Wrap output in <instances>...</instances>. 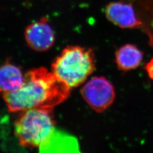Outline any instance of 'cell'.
I'll use <instances>...</instances> for the list:
<instances>
[{
  "mask_svg": "<svg viewBox=\"0 0 153 153\" xmlns=\"http://www.w3.org/2000/svg\"><path fill=\"white\" fill-rule=\"evenodd\" d=\"M71 88L52 71L39 68L28 71L22 86L2 94V97L11 112L33 108L52 110L69 97Z\"/></svg>",
  "mask_w": 153,
  "mask_h": 153,
  "instance_id": "1",
  "label": "cell"
},
{
  "mask_svg": "<svg viewBox=\"0 0 153 153\" xmlns=\"http://www.w3.org/2000/svg\"><path fill=\"white\" fill-rule=\"evenodd\" d=\"M82 98L97 112H102L113 104L116 97L113 85L104 76H94L81 90Z\"/></svg>",
  "mask_w": 153,
  "mask_h": 153,
  "instance_id": "4",
  "label": "cell"
},
{
  "mask_svg": "<svg viewBox=\"0 0 153 153\" xmlns=\"http://www.w3.org/2000/svg\"><path fill=\"white\" fill-rule=\"evenodd\" d=\"M145 69L148 73L149 77L153 80V58L148 62L145 66Z\"/></svg>",
  "mask_w": 153,
  "mask_h": 153,
  "instance_id": "11",
  "label": "cell"
},
{
  "mask_svg": "<svg viewBox=\"0 0 153 153\" xmlns=\"http://www.w3.org/2000/svg\"><path fill=\"white\" fill-rule=\"evenodd\" d=\"M20 112L14 123L16 136L23 146L40 148L55 129L52 110L33 108Z\"/></svg>",
  "mask_w": 153,
  "mask_h": 153,
  "instance_id": "3",
  "label": "cell"
},
{
  "mask_svg": "<svg viewBox=\"0 0 153 153\" xmlns=\"http://www.w3.org/2000/svg\"><path fill=\"white\" fill-rule=\"evenodd\" d=\"M40 152L78 153V140L74 136L55 128L48 140L40 148Z\"/></svg>",
  "mask_w": 153,
  "mask_h": 153,
  "instance_id": "7",
  "label": "cell"
},
{
  "mask_svg": "<svg viewBox=\"0 0 153 153\" xmlns=\"http://www.w3.org/2000/svg\"><path fill=\"white\" fill-rule=\"evenodd\" d=\"M25 38L28 47L38 52L50 49L55 40V33L45 17L28 25L25 30Z\"/></svg>",
  "mask_w": 153,
  "mask_h": 153,
  "instance_id": "6",
  "label": "cell"
},
{
  "mask_svg": "<svg viewBox=\"0 0 153 153\" xmlns=\"http://www.w3.org/2000/svg\"><path fill=\"white\" fill-rule=\"evenodd\" d=\"M25 81V75L21 69L9 62L0 67V93L14 91L21 88Z\"/></svg>",
  "mask_w": 153,
  "mask_h": 153,
  "instance_id": "9",
  "label": "cell"
},
{
  "mask_svg": "<svg viewBox=\"0 0 153 153\" xmlns=\"http://www.w3.org/2000/svg\"><path fill=\"white\" fill-rule=\"evenodd\" d=\"M143 58V52L134 44L123 45L115 52V62L121 71L136 69L141 65Z\"/></svg>",
  "mask_w": 153,
  "mask_h": 153,
  "instance_id": "8",
  "label": "cell"
},
{
  "mask_svg": "<svg viewBox=\"0 0 153 153\" xmlns=\"http://www.w3.org/2000/svg\"><path fill=\"white\" fill-rule=\"evenodd\" d=\"M95 68L93 50L78 45L64 49L53 62L52 71L71 88L85 82Z\"/></svg>",
  "mask_w": 153,
  "mask_h": 153,
  "instance_id": "2",
  "label": "cell"
},
{
  "mask_svg": "<svg viewBox=\"0 0 153 153\" xmlns=\"http://www.w3.org/2000/svg\"><path fill=\"white\" fill-rule=\"evenodd\" d=\"M104 13L107 19L115 26L124 29H140L146 33V26L131 2H111L105 6Z\"/></svg>",
  "mask_w": 153,
  "mask_h": 153,
  "instance_id": "5",
  "label": "cell"
},
{
  "mask_svg": "<svg viewBox=\"0 0 153 153\" xmlns=\"http://www.w3.org/2000/svg\"><path fill=\"white\" fill-rule=\"evenodd\" d=\"M131 2L144 22L150 42L153 46V0H122Z\"/></svg>",
  "mask_w": 153,
  "mask_h": 153,
  "instance_id": "10",
  "label": "cell"
}]
</instances>
